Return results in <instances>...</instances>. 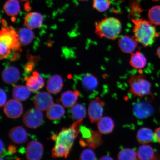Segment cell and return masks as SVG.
Returning a JSON list of instances; mask_svg holds the SVG:
<instances>
[{
    "label": "cell",
    "mask_w": 160,
    "mask_h": 160,
    "mask_svg": "<svg viewBox=\"0 0 160 160\" xmlns=\"http://www.w3.org/2000/svg\"><path fill=\"white\" fill-rule=\"evenodd\" d=\"M133 38L138 43L147 47L152 45L159 37L156 28L151 22L142 19H133Z\"/></svg>",
    "instance_id": "obj_1"
},
{
    "label": "cell",
    "mask_w": 160,
    "mask_h": 160,
    "mask_svg": "<svg viewBox=\"0 0 160 160\" xmlns=\"http://www.w3.org/2000/svg\"><path fill=\"white\" fill-rule=\"evenodd\" d=\"M122 28L119 20L113 17L106 18L96 24L95 33L101 38L115 40L119 37Z\"/></svg>",
    "instance_id": "obj_2"
},
{
    "label": "cell",
    "mask_w": 160,
    "mask_h": 160,
    "mask_svg": "<svg viewBox=\"0 0 160 160\" xmlns=\"http://www.w3.org/2000/svg\"><path fill=\"white\" fill-rule=\"evenodd\" d=\"M83 119L78 120L69 128H64L59 134L54 135L52 139L56 141V144L71 150L74 141L80 132Z\"/></svg>",
    "instance_id": "obj_3"
},
{
    "label": "cell",
    "mask_w": 160,
    "mask_h": 160,
    "mask_svg": "<svg viewBox=\"0 0 160 160\" xmlns=\"http://www.w3.org/2000/svg\"><path fill=\"white\" fill-rule=\"evenodd\" d=\"M129 87V92L135 97L142 98L151 96V83L145 75H131L128 80Z\"/></svg>",
    "instance_id": "obj_4"
},
{
    "label": "cell",
    "mask_w": 160,
    "mask_h": 160,
    "mask_svg": "<svg viewBox=\"0 0 160 160\" xmlns=\"http://www.w3.org/2000/svg\"><path fill=\"white\" fill-rule=\"evenodd\" d=\"M0 42L10 49L18 51L21 50L20 42L18 33L11 27L3 28L0 32Z\"/></svg>",
    "instance_id": "obj_5"
},
{
    "label": "cell",
    "mask_w": 160,
    "mask_h": 160,
    "mask_svg": "<svg viewBox=\"0 0 160 160\" xmlns=\"http://www.w3.org/2000/svg\"><path fill=\"white\" fill-rule=\"evenodd\" d=\"M23 120V123L27 127L36 129L40 127L42 123L43 114L41 110L37 108H33L26 112Z\"/></svg>",
    "instance_id": "obj_6"
},
{
    "label": "cell",
    "mask_w": 160,
    "mask_h": 160,
    "mask_svg": "<svg viewBox=\"0 0 160 160\" xmlns=\"http://www.w3.org/2000/svg\"><path fill=\"white\" fill-rule=\"evenodd\" d=\"M105 105V102L99 97H96L90 102L88 113L92 123L97 122L101 118Z\"/></svg>",
    "instance_id": "obj_7"
},
{
    "label": "cell",
    "mask_w": 160,
    "mask_h": 160,
    "mask_svg": "<svg viewBox=\"0 0 160 160\" xmlns=\"http://www.w3.org/2000/svg\"><path fill=\"white\" fill-rule=\"evenodd\" d=\"M4 111L5 115L10 118H17L22 114L23 106L19 101L11 99L5 104Z\"/></svg>",
    "instance_id": "obj_8"
},
{
    "label": "cell",
    "mask_w": 160,
    "mask_h": 160,
    "mask_svg": "<svg viewBox=\"0 0 160 160\" xmlns=\"http://www.w3.org/2000/svg\"><path fill=\"white\" fill-rule=\"evenodd\" d=\"M26 152L28 160H41L43 155V146L38 142L32 141L28 144Z\"/></svg>",
    "instance_id": "obj_9"
},
{
    "label": "cell",
    "mask_w": 160,
    "mask_h": 160,
    "mask_svg": "<svg viewBox=\"0 0 160 160\" xmlns=\"http://www.w3.org/2000/svg\"><path fill=\"white\" fill-rule=\"evenodd\" d=\"M34 103L37 109L44 111L53 105V99L52 96L47 92H40L35 96Z\"/></svg>",
    "instance_id": "obj_10"
},
{
    "label": "cell",
    "mask_w": 160,
    "mask_h": 160,
    "mask_svg": "<svg viewBox=\"0 0 160 160\" xmlns=\"http://www.w3.org/2000/svg\"><path fill=\"white\" fill-rule=\"evenodd\" d=\"M133 112L138 118L144 119L153 114L154 109L151 104L147 102H141L133 106Z\"/></svg>",
    "instance_id": "obj_11"
},
{
    "label": "cell",
    "mask_w": 160,
    "mask_h": 160,
    "mask_svg": "<svg viewBox=\"0 0 160 160\" xmlns=\"http://www.w3.org/2000/svg\"><path fill=\"white\" fill-rule=\"evenodd\" d=\"M138 43L136 40L128 35H123L120 38L118 45L123 53L131 54L134 52L137 47Z\"/></svg>",
    "instance_id": "obj_12"
},
{
    "label": "cell",
    "mask_w": 160,
    "mask_h": 160,
    "mask_svg": "<svg viewBox=\"0 0 160 160\" xmlns=\"http://www.w3.org/2000/svg\"><path fill=\"white\" fill-rule=\"evenodd\" d=\"M9 137L11 141L18 144H22L28 140L27 132L22 127H15L12 128L9 132Z\"/></svg>",
    "instance_id": "obj_13"
},
{
    "label": "cell",
    "mask_w": 160,
    "mask_h": 160,
    "mask_svg": "<svg viewBox=\"0 0 160 160\" xmlns=\"http://www.w3.org/2000/svg\"><path fill=\"white\" fill-rule=\"evenodd\" d=\"M20 77L18 69L15 67H9L3 70L2 73L3 81L8 84H13L18 82Z\"/></svg>",
    "instance_id": "obj_14"
},
{
    "label": "cell",
    "mask_w": 160,
    "mask_h": 160,
    "mask_svg": "<svg viewBox=\"0 0 160 160\" xmlns=\"http://www.w3.org/2000/svg\"><path fill=\"white\" fill-rule=\"evenodd\" d=\"M43 20V16L41 14L37 12H32L26 15L24 23L28 28L33 29L41 27Z\"/></svg>",
    "instance_id": "obj_15"
},
{
    "label": "cell",
    "mask_w": 160,
    "mask_h": 160,
    "mask_svg": "<svg viewBox=\"0 0 160 160\" xmlns=\"http://www.w3.org/2000/svg\"><path fill=\"white\" fill-rule=\"evenodd\" d=\"M44 85L43 78L37 71H34L27 79L26 85L30 91L36 92L42 88Z\"/></svg>",
    "instance_id": "obj_16"
},
{
    "label": "cell",
    "mask_w": 160,
    "mask_h": 160,
    "mask_svg": "<svg viewBox=\"0 0 160 160\" xmlns=\"http://www.w3.org/2000/svg\"><path fill=\"white\" fill-rule=\"evenodd\" d=\"M129 63L134 68L142 70L147 65V59L143 53L138 51L131 54Z\"/></svg>",
    "instance_id": "obj_17"
},
{
    "label": "cell",
    "mask_w": 160,
    "mask_h": 160,
    "mask_svg": "<svg viewBox=\"0 0 160 160\" xmlns=\"http://www.w3.org/2000/svg\"><path fill=\"white\" fill-rule=\"evenodd\" d=\"M63 86V79L61 76L55 75L48 80L47 89L50 93L56 94L61 91Z\"/></svg>",
    "instance_id": "obj_18"
},
{
    "label": "cell",
    "mask_w": 160,
    "mask_h": 160,
    "mask_svg": "<svg viewBox=\"0 0 160 160\" xmlns=\"http://www.w3.org/2000/svg\"><path fill=\"white\" fill-rule=\"evenodd\" d=\"M80 94V92L78 90L64 92L61 95V101L65 107H72L75 105Z\"/></svg>",
    "instance_id": "obj_19"
},
{
    "label": "cell",
    "mask_w": 160,
    "mask_h": 160,
    "mask_svg": "<svg viewBox=\"0 0 160 160\" xmlns=\"http://www.w3.org/2000/svg\"><path fill=\"white\" fill-rule=\"evenodd\" d=\"M137 138L138 141L142 144L157 142L155 133L148 128H143L140 129L138 132Z\"/></svg>",
    "instance_id": "obj_20"
},
{
    "label": "cell",
    "mask_w": 160,
    "mask_h": 160,
    "mask_svg": "<svg viewBox=\"0 0 160 160\" xmlns=\"http://www.w3.org/2000/svg\"><path fill=\"white\" fill-rule=\"evenodd\" d=\"M81 84L86 91H92L97 88L99 82L97 77L91 74L84 75L82 78Z\"/></svg>",
    "instance_id": "obj_21"
},
{
    "label": "cell",
    "mask_w": 160,
    "mask_h": 160,
    "mask_svg": "<svg viewBox=\"0 0 160 160\" xmlns=\"http://www.w3.org/2000/svg\"><path fill=\"white\" fill-rule=\"evenodd\" d=\"M113 120L109 117L102 118L98 122V127L100 133L104 134L111 133L114 128Z\"/></svg>",
    "instance_id": "obj_22"
},
{
    "label": "cell",
    "mask_w": 160,
    "mask_h": 160,
    "mask_svg": "<svg viewBox=\"0 0 160 160\" xmlns=\"http://www.w3.org/2000/svg\"><path fill=\"white\" fill-rule=\"evenodd\" d=\"M31 92L27 86L17 85L14 87L12 94L14 99L19 101H24L28 98Z\"/></svg>",
    "instance_id": "obj_23"
},
{
    "label": "cell",
    "mask_w": 160,
    "mask_h": 160,
    "mask_svg": "<svg viewBox=\"0 0 160 160\" xmlns=\"http://www.w3.org/2000/svg\"><path fill=\"white\" fill-rule=\"evenodd\" d=\"M137 155L140 160H156L154 150L149 145H143L140 147Z\"/></svg>",
    "instance_id": "obj_24"
},
{
    "label": "cell",
    "mask_w": 160,
    "mask_h": 160,
    "mask_svg": "<svg viewBox=\"0 0 160 160\" xmlns=\"http://www.w3.org/2000/svg\"><path fill=\"white\" fill-rule=\"evenodd\" d=\"M65 110L63 106L58 104L52 105L47 110V117L51 120L59 119L64 115Z\"/></svg>",
    "instance_id": "obj_25"
},
{
    "label": "cell",
    "mask_w": 160,
    "mask_h": 160,
    "mask_svg": "<svg viewBox=\"0 0 160 160\" xmlns=\"http://www.w3.org/2000/svg\"><path fill=\"white\" fill-rule=\"evenodd\" d=\"M102 143L101 135L97 132L93 131L92 135L88 138L83 140L81 139L80 141V144L85 147L88 146L90 148H95Z\"/></svg>",
    "instance_id": "obj_26"
},
{
    "label": "cell",
    "mask_w": 160,
    "mask_h": 160,
    "mask_svg": "<svg viewBox=\"0 0 160 160\" xmlns=\"http://www.w3.org/2000/svg\"><path fill=\"white\" fill-rule=\"evenodd\" d=\"M3 9L9 16H17L21 11L19 2L18 0H8L4 5Z\"/></svg>",
    "instance_id": "obj_27"
},
{
    "label": "cell",
    "mask_w": 160,
    "mask_h": 160,
    "mask_svg": "<svg viewBox=\"0 0 160 160\" xmlns=\"http://www.w3.org/2000/svg\"><path fill=\"white\" fill-rule=\"evenodd\" d=\"M19 39L21 45H29L33 41L34 35L33 32L28 28H22L18 32Z\"/></svg>",
    "instance_id": "obj_28"
},
{
    "label": "cell",
    "mask_w": 160,
    "mask_h": 160,
    "mask_svg": "<svg viewBox=\"0 0 160 160\" xmlns=\"http://www.w3.org/2000/svg\"><path fill=\"white\" fill-rule=\"evenodd\" d=\"M71 112L73 118L77 120L83 119L87 113L85 106L81 104H77L72 106Z\"/></svg>",
    "instance_id": "obj_29"
},
{
    "label": "cell",
    "mask_w": 160,
    "mask_h": 160,
    "mask_svg": "<svg viewBox=\"0 0 160 160\" xmlns=\"http://www.w3.org/2000/svg\"><path fill=\"white\" fill-rule=\"evenodd\" d=\"M148 17L150 22L153 24L160 25V6H156L150 9Z\"/></svg>",
    "instance_id": "obj_30"
},
{
    "label": "cell",
    "mask_w": 160,
    "mask_h": 160,
    "mask_svg": "<svg viewBox=\"0 0 160 160\" xmlns=\"http://www.w3.org/2000/svg\"><path fill=\"white\" fill-rule=\"evenodd\" d=\"M137 152L134 150L129 148L123 149L119 152L118 160H136Z\"/></svg>",
    "instance_id": "obj_31"
},
{
    "label": "cell",
    "mask_w": 160,
    "mask_h": 160,
    "mask_svg": "<svg viewBox=\"0 0 160 160\" xmlns=\"http://www.w3.org/2000/svg\"><path fill=\"white\" fill-rule=\"evenodd\" d=\"M70 151L64 147L55 145L52 150V155L53 158H67L69 155Z\"/></svg>",
    "instance_id": "obj_32"
},
{
    "label": "cell",
    "mask_w": 160,
    "mask_h": 160,
    "mask_svg": "<svg viewBox=\"0 0 160 160\" xmlns=\"http://www.w3.org/2000/svg\"><path fill=\"white\" fill-rule=\"evenodd\" d=\"M109 0H93V7L100 12H103L109 9Z\"/></svg>",
    "instance_id": "obj_33"
},
{
    "label": "cell",
    "mask_w": 160,
    "mask_h": 160,
    "mask_svg": "<svg viewBox=\"0 0 160 160\" xmlns=\"http://www.w3.org/2000/svg\"><path fill=\"white\" fill-rule=\"evenodd\" d=\"M80 160H96L95 153L91 149H86L82 152Z\"/></svg>",
    "instance_id": "obj_34"
},
{
    "label": "cell",
    "mask_w": 160,
    "mask_h": 160,
    "mask_svg": "<svg viewBox=\"0 0 160 160\" xmlns=\"http://www.w3.org/2000/svg\"><path fill=\"white\" fill-rule=\"evenodd\" d=\"M1 52H0V58L1 59H5L11 54V50L8 48L7 46L1 43Z\"/></svg>",
    "instance_id": "obj_35"
},
{
    "label": "cell",
    "mask_w": 160,
    "mask_h": 160,
    "mask_svg": "<svg viewBox=\"0 0 160 160\" xmlns=\"http://www.w3.org/2000/svg\"><path fill=\"white\" fill-rule=\"evenodd\" d=\"M0 95H0V96H1L0 106H1V107H2L4 105H5L7 100V95H6L5 92L2 89H1Z\"/></svg>",
    "instance_id": "obj_36"
},
{
    "label": "cell",
    "mask_w": 160,
    "mask_h": 160,
    "mask_svg": "<svg viewBox=\"0 0 160 160\" xmlns=\"http://www.w3.org/2000/svg\"><path fill=\"white\" fill-rule=\"evenodd\" d=\"M34 67V63L32 61H30L27 64L25 67V71L27 72H31L32 70Z\"/></svg>",
    "instance_id": "obj_37"
},
{
    "label": "cell",
    "mask_w": 160,
    "mask_h": 160,
    "mask_svg": "<svg viewBox=\"0 0 160 160\" xmlns=\"http://www.w3.org/2000/svg\"><path fill=\"white\" fill-rule=\"evenodd\" d=\"M0 154L1 157H4L6 155V151L5 147L4 144L1 140V151H0Z\"/></svg>",
    "instance_id": "obj_38"
},
{
    "label": "cell",
    "mask_w": 160,
    "mask_h": 160,
    "mask_svg": "<svg viewBox=\"0 0 160 160\" xmlns=\"http://www.w3.org/2000/svg\"><path fill=\"white\" fill-rule=\"evenodd\" d=\"M9 154L12 155L17 152V148L14 145H9L8 147Z\"/></svg>",
    "instance_id": "obj_39"
},
{
    "label": "cell",
    "mask_w": 160,
    "mask_h": 160,
    "mask_svg": "<svg viewBox=\"0 0 160 160\" xmlns=\"http://www.w3.org/2000/svg\"><path fill=\"white\" fill-rule=\"evenodd\" d=\"M155 135L156 141L160 143V127L155 130Z\"/></svg>",
    "instance_id": "obj_40"
},
{
    "label": "cell",
    "mask_w": 160,
    "mask_h": 160,
    "mask_svg": "<svg viewBox=\"0 0 160 160\" xmlns=\"http://www.w3.org/2000/svg\"><path fill=\"white\" fill-rule=\"evenodd\" d=\"M99 160H114L112 158L109 157L108 156H104V157H102L100 158Z\"/></svg>",
    "instance_id": "obj_41"
},
{
    "label": "cell",
    "mask_w": 160,
    "mask_h": 160,
    "mask_svg": "<svg viewBox=\"0 0 160 160\" xmlns=\"http://www.w3.org/2000/svg\"><path fill=\"white\" fill-rule=\"evenodd\" d=\"M156 54H157L158 57L160 59V47L158 48L157 52H156Z\"/></svg>",
    "instance_id": "obj_42"
},
{
    "label": "cell",
    "mask_w": 160,
    "mask_h": 160,
    "mask_svg": "<svg viewBox=\"0 0 160 160\" xmlns=\"http://www.w3.org/2000/svg\"><path fill=\"white\" fill-rule=\"evenodd\" d=\"M21 1H29V0H21Z\"/></svg>",
    "instance_id": "obj_43"
},
{
    "label": "cell",
    "mask_w": 160,
    "mask_h": 160,
    "mask_svg": "<svg viewBox=\"0 0 160 160\" xmlns=\"http://www.w3.org/2000/svg\"><path fill=\"white\" fill-rule=\"evenodd\" d=\"M80 1H87V0H79Z\"/></svg>",
    "instance_id": "obj_44"
},
{
    "label": "cell",
    "mask_w": 160,
    "mask_h": 160,
    "mask_svg": "<svg viewBox=\"0 0 160 160\" xmlns=\"http://www.w3.org/2000/svg\"><path fill=\"white\" fill-rule=\"evenodd\" d=\"M0 160H4L2 158H1V159Z\"/></svg>",
    "instance_id": "obj_45"
},
{
    "label": "cell",
    "mask_w": 160,
    "mask_h": 160,
    "mask_svg": "<svg viewBox=\"0 0 160 160\" xmlns=\"http://www.w3.org/2000/svg\"><path fill=\"white\" fill-rule=\"evenodd\" d=\"M154 1H158V0H154Z\"/></svg>",
    "instance_id": "obj_46"
},
{
    "label": "cell",
    "mask_w": 160,
    "mask_h": 160,
    "mask_svg": "<svg viewBox=\"0 0 160 160\" xmlns=\"http://www.w3.org/2000/svg\"><path fill=\"white\" fill-rule=\"evenodd\" d=\"M120 1H123V0H120Z\"/></svg>",
    "instance_id": "obj_47"
}]
</instances>
